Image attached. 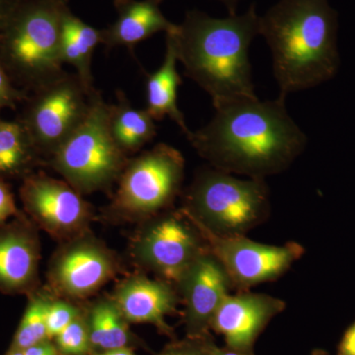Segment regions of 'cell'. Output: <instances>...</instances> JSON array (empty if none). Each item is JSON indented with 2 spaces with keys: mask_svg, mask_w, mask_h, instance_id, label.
<instances>
[{
  "mask_svg": "<svg viewBox=\"0 0 355 355\" xmlns=\"http://www.w3.org/2000/svg\"><path fill=\"white\" fill-rule=\"evenodd\" d=\"M39 228L24 211L0 224V293L30 295L38 291Z\"/></svg>",
  "mask_w": 355,
  "mask_h": 355,
  "instance_id": "obj_13",
  "label": "cell"
},
{
  "mask_svg": "<svg viewBox=\"0 0 355 355\" xmlns=\"http://www.w3.org/2000/svg\"><path fill=\"white\" fill-rule=\"evenodd\" d=\"M94 355H135L133 354L132 349L128 347H123V349H116L111 350H104V352H99V354Z\"/></svg>",
  "mask_w": 355,
  "mask_h": 355,
  "instance_id": "obj_32",
  "label": "cell"
},
{
  "mask_svg": "<svg viewBox=\"0 0 355 355\" xmlns=\"http://www.w3.org/2000/svg\"><path fill=\"white\" fill-rule=\"evenodd\" d=\"M69 0H16L0 35V62L17 87L34 92L65 74L60 58Z\"/></svg>",
  "mask_w": 355,
  "mask_h": 355,
  "instance_id": "obj_4",
  "label": "cell"
},
{
  "mask_svg": "<svg viewBox=\"0 0 355 355\" xmlns=\"http://www.w3.org/2000/svg\"><path fill=\"white\" fill-rule=\"evenodd\" d=\"M83 312V309L74 301L53 296L46 310L49 340L62 333Z\"/></svg>",
  "mask_w": 355,
  "mask_h": 355,
  "instance_id": "obj_25",
  "label": "cell"
},
{
  "mask_svg": "<svg viewBox=\"0 0 355 355\" xmlns=\"http://www.w3.org/2000/svg\"><path fill=\"white\" fill-rule=\"evenodd\" d=\"M53 297L46 286H41L28 295L27 307L16 331L12 347L24 350L49 340L46 310Z\"/></svg>",
  "mask_w": 355,
  "mask_h": 355,
  "instance_id": "obj_23",
  "label": "cell"
},
{
  "mask_svg": "<svg viewBox=\"0 0 355 355\" xmlns=\"http://www.w3.org/2000/svg\"><path fill=\"white\" fill-rule=\"evenodd\" d=\"M7 355H23V350L15 349V347H12L10 352H8Z\"/></svg>",
  "mask_w": 355,
  "mask_h": 355,
  "instance_id": "obj_35",
  "label": "cell"
},
{
  "mask_svg": "<svg viewBox=\"0 0 355 355\" xmlns=\"http://www.w3.org/2000/svg\"><path fill=\"white\" fill-rule=\"evenodd\" d=\"M127 323L111 295L95 299L88 307L91 345L102 352L128 347L130 331Z\"/></svg>",
  "mask_w": 355,
  "mask_h": 355,
  "instance_id": "obj_22",
  "label": "cell"
},
{
  "mask_svg": "<svg viewBox=\"0 0 355 355\" xmlns=\"http://www.w3.org/2000/svg\"><path fill=\"white\" fill-rule=\"evenodd\" d=\"M184 304L189 333L198 336L211 326L224 298L233 288L232 282L209 249L196 259L176 286Z\"/></svg>",
  "mask_w": 355,
  "mask_h": 355,
  "instance_id": "obj_14",
  "label": "cell"
},
{
  "mask_svg": "<svg viewBox=\"0 0 355 355\" xmlns=\"http://www.w3.org/2000/svg\"><path fill=\"white\" fill-rule=\"evenodd\" d=\"M111 297L128 322L155 324L165 331L169 330L166 317L176 312L181 302L174 284L149 277L144 272L123 277L114 287Z\"/></svg>",
  "mask_w": 355,
  "mask_h": 355,
  "instance_id": "obj_16",
  "label": "cell"
},
{
  "mask_svg": "<svg viewBox=\"0 0 355 355\" xmlns=\"http://www.w3.org/2000/svg\"><path fill=\"white\" fill-rule=\"evenodd\" d=\"M99 44H102V29L84 22L67 6L62 20L60 58L62 64L73 67L90 95L98 91L94 86L92 60Z\"/></svg>",
  "mask_w": 355,
  "mask_h": 355,
  "instance_id": "obj_19",
  "label": "cell"
},
{
  "mask_svg": "<svg viewBox=\"0 0 355 355\" xmlns=\"http://www.w3.org/2000/svg\"><path fill=\"white\" fill-rule=\"evenodd\" d=\"M91 96L76 73L30 93L17 120L44 163L65 139L83 123L90 109Z\"/></svg>",
  "mask_w": 355,
  "mask_h": 355,
  "instance_id": "obj_9",
  "label": "cell"
},
{
  "mask_svg": "<svg viewBox=\"0 0 355 355\" xmlns=\"http://www.w3.org/2000/svg\"><path fill=\"white\" fill-rule=\"evenodd\" d=\"M198 228L210 253L227 272L233 287L243 291L279 279L305 253L302 245L296 242L275 246L252 241L245 236L221 237Z\"/></svg>",
  "mask_w": 355,
  "mask_h": 355,
  "instance_id": "obj_12",
  "label": "cell"
},
{
  "mask_svg": "<svg viewBox=\"0 0 355 355\" xmlns=\"http://www.w3.org/2000/svg\"><path fill=\"white\" fill-rule=\"evenodd\" d=\"M184 165L183 154L166 144L130 158L111 202L102 210L103 219L141 223L171 209L182 191Z\"/></svg>",
  "mask_w": 355,
  "mask_h": 355,
  "instance_id": "obj_7",
  "label": "cell"
},
{
  "mask_svg": "<svg viewBox=\"0 0 355 355\" xmlns=\"http://www.w3.org/2000/svg\"><path fill=\"white\" fill-rule=\"evenodd\" d=\"M46 167L24 125L0 119V179L20 180Z\"/></svg>",
  "mask_w": 355,
  "mask_h": 355,
  "instance_id": "obj_21",
  "label": "cell"
},
{
  "mask_svg": "<svg viewBox=\"0 0 355 355\" xmlns=\"http://www.w3.org/2000/svg\"><path fill=\"white\" fill-rule=\"evenodd\" d=\"M202 233L183 209H168L139 223L130 256L141 272L177 286L196 259L207 251Z\"/></svg>",
  "mask_w": 355,
  "mask_h": 355,
  "instance_id": "obj_8",
  "label": "cell"
},
{
  "mask_svg": "<svg viewBox=\"0 0 355 355\" xmlns=\"http://www.w3.org/2000/svg\"><path fill=\"white\" fill-rule=\"evenodd\" d=\"M161 1H163V0H161ZM216 1L219 2L221 6H223L225 7V9L229 10V9L234 8L239 3L240 0H216Z\"/></svg>",
  "mask_w": 355,
  "mask_h": 355,
  "instance_id": "obj_34",
  "label": "cell"
},
{
  "mask_svg": "<svg viewBox=\"0 0 355 355\" xmlns=\"http://www.w3.org/2000/svg\"><path fill=\"white\" fill-rule=\"evenodd\" d=\"M112 137L123 153L130 156L144 148L157 135V125L146 109L132 106L123 91L116 92V102L109 104Z\"/></svg>",
  "mask_w": 355,
  "mask_h": 355,
  "instance_id": "obj_20",
  "label": "cell"
},
{
  "mask_svg": "<svg viewBox=\"0 0 355 355\" xmlns=\"http://www.w3.org/2000/svg\"><path fill=\"white\" fill-rule=\"evenodd\" d=\"M286 98H241L216 105L211 120L187 139L209 166L266 180L288 169L305 150L307 135L291 118Z\"/></svg>",
  "mask_w": 355,
  "mask_h": 355,
  "instance_id": "obj_1",
  "label": "cell"
},
{
  "mask_svg": "<svg viewBox=\"0 0 355 355\" xmlns=\"http://www.w3.org/2000/svg\"><path fill=\"white\" fill-rule=\"evenodd\" d=\"M179 62L171 40L166 37V51L162 64L153 73L147 74L146 83V110L156 121L169 118L187 137L191 130L187 125L184 114L178 105V90L183 79L178 71Z\"/></svg>",
  "mask_w": 355,
  "mask_h": 355,
  "instance_id": "obj_18",
  "label": "cell"
},
{
  "mask_svg": "<svg viewBox=\"0 0 355 355\" xmlns=\"http://www.w3.org/2000/svg\"><path fill=\"white\" fill-rule=\"evenodd\" d=\"M128 160L112 137L109 104L97 91L91 96L85 120L46 161V167L84 196L111 191Z\"/></svg>",
  "mask_w": 355,
  "mask_h": 355,
  "instance_id": "obj_6",
  "label": "cell"
},
{
  "mask_svg": "<svg viewBox=\"0 0 355 355\" xmlns=\"http://www.w3.org/2000/svg\"><path fill=\"white\" fill-rule=\"evenodd\" d=\"M23 211L39 229L60 243L90 231L92 205L64 180L36 171L21 181Z\"/></svg>",
  "mask_w": 355,
  "mask_h": 355,
  "instance_id": "obj_11",
  "label": "cell"
},
{
  "mask_svg": "<svg viewBox=\"0 0 355 355\" xmlns=\"http://www.w3.org/2000/svg\"><path fill=\"white\" fill-rule=\"evenodd\" d=\"M16 0H0V35L3 31Z\"/></svg>",
  "mask_w": 355,
  "mask_h": 355,
  "instance_id": "obj_31",
  "label": "cell"
},
{
  "mask_svg": "<svg viewBox=\"0 0 355 355\" xmlns=\"http://www.w3.org/2000/svg\"><path fill=\"white\" fill-rule=\"evenodd\" d=\"M29 93L14 84L3 65L0 62V112L4 109H16L24 104Z\"/></svg>",
  "mask_w": 355,
  "mask_h": 355,
  "instance_id": "obj_26",
  "label": "cell"
},
{
  "mask_svg": "<svg viewBox=\"0 0 355 355\" xmlns=\"http://www.w3.org/2000/svg\"><path fill=\"white\" fill-rule=\"evenodd\" d=\"M9 182L0 179V224L20 214Z\"/></svg>",
  "mask_w": 355,
  "mask_h": 355,
  "instance_id": "obj_27",
  "label": "cell"
},
{
  "mask_svg": "<svg viewBox=\"0 0 355 355\" xmlns=\"http://www.w3.org/2000/svg\"><path fill=\"white\" fill-rule=\"evenodd\" d=\"M198 227L221 237L245 236L270 214L266 180L240 179L216 168L203 167L183 195L181 207Z\"/></svg>",
  "mask_w": 355,
  "mask_h": 355,
  "instance_id": "obj_5",
  "label": "cell"
},
{
  "mask_svg": "<svg viewBox=\"0 0 355 355\" xmlns=\"http://www.w3.org/2000/svg\"><path fill=\"white\" fill-rule=\"evenodd\" d=\"M260 15L252 4L242 14L211 17L190 10L167 34L184 74L211 98L212 105L258 97L249 50L259 36Z\"/></svg>",
  "mask_w": 355,
  "mask_h": 355,
  "instance_id": "obj_2",
  "label": "cell"
},
{
  "mask_svg": "<svg viewBox=\"0 0 355 355\" xmlns=\"http://www.w3.org/2000/svg\"><path fill=\"white\" fill-rule=\"evenodd\" d=\"M338 14L329 0H277L260 15L280 97L317 87L340 69Z\"/></svg>",
  "mask_w": 355,
  "mask_h": 355,
  "instance_id": "obj_3",
  "label": "cell"
},
{
  "mask_svg": "<svg viewBox=\"0 0 355 355\" xmlns=\"http://www.w3.org/2000/svg\"><path fill=\"white\" fill-rule=\"evenodd\" d=\"M121 272L118 254L88 231L60 243L49 263L46 288L55 297L83 302Z\"/></svg>",
  "mask_w": 355,
  "mask_h": 355,
  "instance_id": "obj_10",
  "label": "cell"
},
{
  "mask_svg": "<svg viewBox=\"0 0 355 355\" xmlns=\"http://www.w3.org/2000/svg\"><path fill=\"white\" fill-rule=\"evenodd\" d=\"M284 308V301L268 294L245 291L228 294L210 327L224 336L229 349L245 354L263 327Z\"/></svg>",
  "mask_w": 355,
  "mask_h": 355,
  "instance_id": "obj_15",
  "label": "cell"
},
{
  "mask_svg": "<svg viewBox=\"0 0 355 355\" xmlns=\"http://www.w3.org/2000/svg\"><path fill=\"white\" fill-rule=\"evenodd\" d=\"M58 350L64 355H86L91 349L87 321L83 312L55 336Z\"/></svg>",
  "mask_w": 355,
  "mask_h": 355,
  "instance_id": "obj_24",
  "label": "cell"
},
{
  "mask_svg": "<svg viewBox=\"0 0 355 355\" xmlns=\"http://www.w3.org/2000/svg\"><path fill=\"white\" fill-rule=\"evenodd\" d=\"M212 355H246L244 352H236V350H221L214 347L212 349Z\"/></svg>",
  "mask_w": 355,
  "mask_h": 355,
  "instance_id": "obj_33",
  "label": "cell"
},
{
  "mask_svg": "<svg viewBox=\"0 0 355 355\" xmlns=\"http://www.w3.org/2000/svg\"><path fill=\"white\" fill-rule=\"evenodd\" d=\"M212 349L214 347L203 349L193 345H178L168 349L162 355H212Z\"/></svg>",
  "mask_w": 355,
  "mask_h": 355,
  "instance_id": "obj_29",
  "label": "cell"
},
{
  "mask_svg": "<svg viewBox=\"0 0 355 355\" xmlns=\"http://www.w3.org/2000/svg\"><path fill=\"white\" fill-rule=\"evenodd\" d=\"M161 0H114L116 19L102 29V44L107 50L120 46L132 50L140 42L158 33L174 29L160 8Z\"/></svg>",
  "mask_w": 355,
  "mask_h": 355,
  "instance_id": "obj_17",
  "label": "cell"
},
{
  "mask_svg": "<svg viewBox=\"0 0 355 355\" xmlns=\"http://www.w3.org/2000/svg\"><path fill=\"white\" fill-rule=\"evenodd\" d=\"M49 340L23 350V355H58V349Z\"/></svg>",
  "mask_w": 355,
  "mask_h": 355,
  "instance_id": "obj_30",
  "label": "cell"
},
{
  "mask_svg": "<svg viewBox=\"0 0 355 355\" xmlns=\"http://www.w3.org/2000/svg\"><path fill=\"white\" fill-rule=\"evenodd\" d=\"M338 355H355V323L345 331L338 347Z\"/></svg>",
  "mask_w": 355,
  "mask_h": 355,
  "instance_id": "obj_28",
  "label": "cell"
}]
</instances>
